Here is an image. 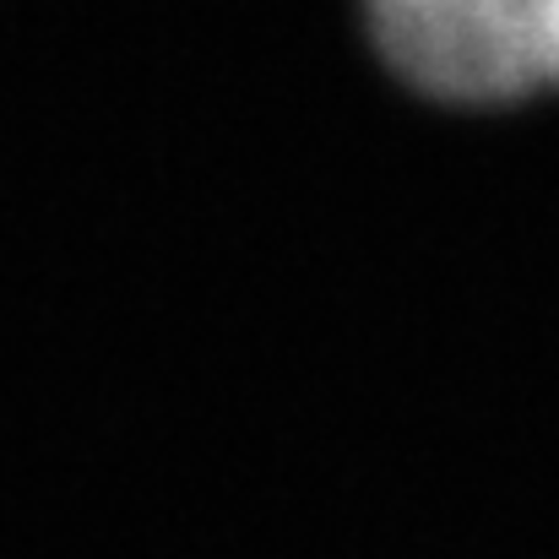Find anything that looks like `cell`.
<instances>
[{"label": "cell", "mask_w": 559, "mask_h": 559, "mask_svg": "<svg viewBox=\"0 0 559 559\" xmlns=\"http://www.w3.org/2000/svg\"><path fill=\"white\" fill-rule=\"evenodd\" d=\"M385 66L429 98L516 104L559 87V0H365Z\"/></svg>", "instance_id": "1"}]
</instances>
